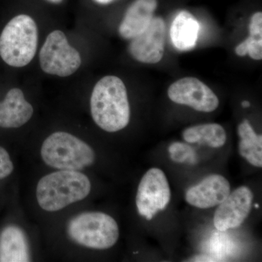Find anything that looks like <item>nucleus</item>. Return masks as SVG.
<instances>
[{
    "instance_id": "obj_1",
    "label": "nucleus",
    "mask_w": 262,
    "mask_h": 262,
    "mask_svg": "<svg viewBox=\"0 0 262 262\" xmlns=\"http://www.w3.org/2000/svg\"><path fill=\"white\" fill-rule=\"evenodd\" d=\"M91 111L96 125L107 132L121 130L128 125L130 104L120 77L108 75L98 81L91 94Z\"/></svg>"
},
{
    "instance_id": "obj_2",
    "label": "nucleus",
    "mask_w": 262,
    "mask_h": 262,
    "mask_svg": "<svg viewBox=\"0 0 262 262\" xmlns=\"http://www.w3.org/2000/svg\"><path fill=\"white\" fill-rule=\"evenodd\" d=\"M91 189V182L87 176L77 170H60L39 180L37 199L45 211H58L84 199Z\"/></svg>"
},
{
    "instance_id": "obj_3",
    "label": "nucleus",
    "mask_w": 262,
    "mask_h": 262,
    "mask_svg": "<svg viewBox=\"0 0 262 262\" xmlns=\"http://www.w3.org/2000/svg\"><path fill=\"white\" fill-rule=\"evenodd\" d=\"M37 46V25L28 15L12 18L0 34V57L10 67L28 65L35 56Z\"/></svg>"
},
{
    "instance_id": "obj_4",
    "label": "nucleus",
    "mask_w": 262,
    "mask_h": 262,
    "mask_svg": "<svg viewBox=\"0 0 262 262\" xmlns=\"http://www.w3.org/2000/svg\"><path fill=\"white\" fill-rule=\"evenodd\" d=\"M41 156L48 166L62 170H81L94 164V149L68 133L56 132L48 136L41 148Z\"/></svg>"
},
{
    "instance_id": "obj_5",
    "label": "nucleus",
    "mask_w": 262,
    "mask_h": 262,
    "mask_svg": "<svg viewBox=\"0 0 262 262\" xmlns=\"http://www.w3.org/2000/svg\"><path fill=\"white\" fill-rule=\"evenodd\" d=\"M67 232L77 244L93 249H108L119 238V227L113 217L101 212H85L69 222Z\"/></svg>"
},
{
    "instance_id": "obj_6",
    "label": "nucleus",
    "mask_w": 262,
    "mask_h": 262,
    "mask_svg": "<svg viewBox=\"0 0 262 262\" xmlns=\"http://www.w3.org/2000/svg\"><path fill=\"white\" fill-rule=\"evenodd\" d=\"M39 64L45 73L58 77L75 74L82 64L80 53L72 47L64 33L55 30L48 34L39 52Z\"/></svg>"
},
{
    "instance_id": "obj_7",
    "label": "nucleus",
    "mask_w": 262,
    "mask_h": 262,
    "mask_svg": "<svg viewBox=\"0 0 262 262\" xmlns=\"http://www.w3.org/2000/svg\"><path fill=\"white\" fill-rule=\"evenodd\" d=\"M171 198L168 179L159 168L149 169L141 179L136 194V203L139 214L151 220L158 211L168 206Z\"/></svg>"
},
{
    "instance_id": "obj_8",
    "label": "nucleus",
    "mask_w": 262,
    "mask_h": 262,
    "mask_svg": "<svg viewBox=\"0 0 262 262\" xmlns=\"http://www.w3.org/2000/svg\"><path fill=\"white\" fill-rule=\"evenodd\" d=\"M168 96L173 102L202 113H212L220 105V100L213 91L195 77H184L176 81L169 87Z\"/></svg>"
},
{
    "instance_id": "obj_9",
    "label": "nucleus",
    "mask_w": 262,
    "mask_h": 262,
    "mask_svg": "<svg viewBox=\"0 0 262 262\" xmlns=\"http://www.w3.org/2000/svg\"><path fill=\"white\" fill-rule=\"evenodd\" d=\"M166 27L160 17H154L147 28L131 39L129 53L136 61L155 64L163 59Z\"/></svg>"
},
{
    "instance_id": "obj_10",
    "label": "nucleus",
    "mask_w": 262,
    "mask_h": 262,
    "mask_svg": "<svg viewBox=\"0 0 262 262\" xmlns=\"http://www.w3.org/2000/svg\"><path fill=\"white\" fill-rule=\"evenodd\" d=\"M253 194L248 187L233 191L219 205L213 217V224L221 232L239 227L248 218L252 208Z\"/></svg>"
},
{
    "instance_id": "obj_11",
    "label": "nucleus",
    "mask_w": 262,
    "mask_h": 262,
    "mask_svg": "<svg viewBox=\"0 0 262 262\" xmlns=\"http://www.w3.org/2000/svg\"><path fill=\"white\" fill-rule=\"evenodd\" d=\"M230 194V184L220 174H212L186 192V201L201 209L219 206Z\"/></svg>"
},
{
    "instance_id": "obj_12",
    "label": "nucleus",
    "mask_w": 262,
    "mask_h": 262,
    "mask_svg": "<svg viewBox=\"0 0 262 262\" xmlns=\"http://www.w3.org/2000/svg\"><path fill=\"white\" fill-rule=\"evenodd\" d=\"M157 0H135L127 8L119 27L120 35L132 39L144 32L154 18Z\"/></svg>"
},
{
    "instance_id": "obj_13",
    "label": "nucleus",
    "mask_w": 262,
    "mask_h": 262,
    "mask_svg": "<svg viewBox=\"0 0 262 262\" xmlns=\"http://www.w3.org/2000/svg\"><path fill=\"white\" fill-rule=\"evenodd\" d=\"M34 110L24 97L23 91L12 89L4 101L0 103V127L17 128L25 125L32 118Z\"/></svg>"
},
{
    "instance_id": "obj_14",
    "label": "nucleus",
    "mask_w": 262,
    "mask_h": 262,
    "mask_svg": "<svg viewBox=\"0 0 262 262\" xmlns=\"http://www.w3.org/2000/svg\"><path fill=\"white\" fill-rule=\"evenodd\" d=\"M30 261L28 239L23 229L15 225L5 227L0 233V262Z\"/></svg>"
},
{
    "instance_id": "obj_15",
    "label": "nucleus",
    "mask_w": 262,
    "mask_h": 262,
    "mask_svg": "<svg viewBox=\"0 0 262 262\" xmlns=\"http://www.w3.org/2000/svg\"><path fill=\"white\" fill-rule=\"evenodd\" d=\"M200 24L189 12L183 10L174 18L170 27V39L176 49L189 51L195 48Z\"/></svg>"
},
{
    "instance_id": "obj_16",
    "label": "nucleus",
    "mask_w": 262,
    "mask_h": 262,
    "mask_svg": "<svg viewBox=\"0 0 262 262\" xmlns=\"http://www.w3.org/2000/svg\"><path fill=\"white\" fill-rule=\"evenodd\" d=\"M239 155L253 166L262 167V136L258 135L248 120L237 127Z\"/></svg>"
},
{
    "instance_id": "obj_17",
    "label": "nucleus",
    "mask_w": 262,
    "mask_h": 262,
    "mask_svg": "<svg viewBox=\"0 0 262 262\" xmlns=\"http://www.w3.org/2000/svg\"><path fill=\"white\" fill-rule=\"evenodd\" d=\"M183 138L191 144L220 148L225 145L227 134L225 128L220 124L208 123L188 127L183 132Z\"/></svg>"
},
{
    "instance_id": "obj_18",
    "label": "nucleus",
    "mask_w": 262,
    "mask_h": 262,
    "mask_svg": "<svg viewBox=\"0 0 262 262\" xmlns=\"http://www.w3.org/2000/svg\"><path fill=\"white\" fill-rule=\"evenodd\" d=\"M249 37L245 39L247 45L248 55L253 60L262 59V13L252 15L249 24Z\"/></svg>"
},
{
    "instance_id": "obj_19",
    "label": "nucleus",
    "mask_w": 262,
    "mask_h": 262,
    "mask_svg": "<svg viewBox=\"0 0 262 262\" xmlns=\"http://www.w3.org/2000/svg\"><path fill=\"white\" fill-rule=\"evenodd\" d=\"M170 158L176 163H185L194 164L196 163V156L194 150L187 144L181 142H174L168 149Z\"/></svg>"
},
{
    "instance_id": "obj_20",
    "label": "nucleus",
    "mask_w": 262,
    "mask_h": 262,
    "mask_svg": "<svg viewBox=\"0 0 262 262\" xmlns=\"http://www.w3.org/2000/svg\"><path fill=\"white\" fill-rule=\"evenodd\" d=\"M13 164L9 154L4 148L0 146V179L6 178L13 171Z\"/></svg>"
},
{
    "instance_id": "obj_21",
    "label": "nucleus",
    "mask_w": 262,
    "mask_h": 262,
    "mask_svg": "<svg viewBox=\"0 0 262 262\" xmlns=\"http://www.w3.org/2000/svg\"><path fill=\"white\" fill-rule=\"evenodd\" d=\"M94 1H96L97 3H99V4L107 5L113 3L114 0H94Z\"/></svg>"
},
{
    "instance_id": "obj_22",
    "label": "nucleus",
    "mask_w": 262,
    "mask_h": 262,
    "mask_svg": "<svg viewBox=\"0 0 262 262\" xmlns=\"http://www.w3.org/2000/svg\"><path fill=\"white\" fill-rule=\"evenodd\" d=\"M243 107L248 108L250 106V103L248 101H244L242 102Z\"/></svg>"
},
{
    "instance_id": "obj_23",
    "label": "nucleus",
    "mask_w": 262,
    "mask_h": 262,
    "mask_svg": "<svg viewBox=\"0 0 262 262\" xmlns=\"http://www.w3.org/2000/svg\"><path fill=\"white\" fill-rule=\"evenodd\" d=\"M255 208H258V204L255 205Z\"/></svg>"
}]
</instances>
